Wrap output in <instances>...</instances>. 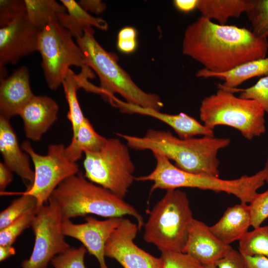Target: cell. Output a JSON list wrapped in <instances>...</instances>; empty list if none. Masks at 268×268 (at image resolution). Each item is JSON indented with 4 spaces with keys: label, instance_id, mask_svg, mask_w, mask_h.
Listing matches in <instances>:
<instances>
[{
    "label": "cell",
    "instance_id": "e0dca14e",
    "mask_svg": "<svg viewBox=\"0 0 268 268\" xmlns=\"http://www.w3.org/2000/svg\"><path fill=\"white\" fill-rule=\"evenodd\" d=\"M30 84L28 68L22 66L7 77L0 78V115L9 119L19 115L34 96Z\"/></svg>",
    "mask_w": 268,
    "mask_h": 268
},
{
    "label": "cell",
    "instance_id": "ba28073f",
    "mask_svg": "<svg viewBox=\"0 0 268 268\" xmlns=\"http://www.w3.org/2000/svg\"><path fill=\"white\" fill-rule=\"evenodd\" d=\"M84 153V177L124 199L135 180L128 146L118 138H107L99 151Z\"/></svg>",
    "mask_w": 268,
    "mask_h": 268
},
{
    "label": "cell",
    "instance_id": "e575fe53",
    "mask_svg": "<svg viewBox=\"0 0 268 268\" xmlns=\"http://www.w3.org/2000/svg\"><path fill=\"white\" fill-rule=\"evenodd\" d=\"M249 205L251 226L254 228L258 227L268 218V189L263 193H258Z\"/></svg>",
    "mask_w": 268,
    "mask_h": 268
},
{
    "label": "cell",
    "instance_id": "4316f807",
    "mask_svg": "<svg viewBox=\"0 0 268 268\" xmlns=\"http://www.w3.org/2000/svg\"><path fill=\"white\" fill-rule=\"evenodd\" d=\"M239 251L243 255L268 258V225L248 231L239 240Z\"/></svg>",
    "mask_w": 268,
    "mask_h": 268
},
{
    "label": "cell",
    "instance_id": "8d00e7d4",
    "mask_svg": "<svg viewBox=\"0 0 268 268\" xmlns=\"http://www.w3.org/2000/svg\"><path fill=\"white\" fill-rule=\"evenodd\" d=\"M217 268H247L243 255L232 248L216 264Z\"/></svg>",
    "mask_w": 268,
    "mask_h": 268
},
{
    "label": "cell",
    "instance_id": "60d3db41",
    "mask_svg": "<svg viewBox=\"0 0 268 268\" xmlns=\"http://www.w3.org/2000/svg\"><path fill=\"white\" fill-rule=\"evenodd\" d=\"M198 0H175V6L179 10L184 12H189L197 8Z\"/></svg>",
    "mask_w": 268,
    "mask_h": 268
},
{
    "label": "cell",
    "instance_id": "ac0fdd59",
    "mask_svg": "<svg viewBox=\"0 0 268 268\" xmlns=\"http://www.w3.org/2000/svg\"><path fill=\"white\" fill-rule=\"evenodd\" d=\"M59 106L46 95H34L21 110L19 116L24 123L26 137L39 140L57 119Z\"/></svg>",
    "mask_w": 268,
    "mask_h": 268
},
{
    "label": "cell",
    "instance_id": "d4e9b609",
    "mask_svg": "<svg viewBox=\"0 0 268 268\" xmlns=\"http://www.w3.org/2000/svg\"><path fill=\"white\" fill-rule=\"evenodd\" d=\"M107 139L95 132L89 121L85 117L76 135L72 137L70 143L66 147V155L70 161L76 162L85 151H99Z\"/></svg>",
    "mask_w": 268,
    "mask_h": 268
},
{
    "label": "cell",
    "instance_id": "44dd1931",
    "mask_svg": "<svg viewBox=\"0 0 268 268\" xmlns=\"http://www.w3.org/2000/svg\"><path fill=\"white\" fill-rule=\"evenodd\" d=\"M251 226L249 205L241 203L228 207L220 219L209 226L212 233L223 243L230 245L239 240Z\"/></svg>",
    "mask_w": 268,
    "mask_h": 268
},
{
    "label": "cell",
    "instance_id": "7402d4cb",
    "mask_svg": "<svg viewBox=\"0 0 268 268\" xmlns=\"http://www.w3.org/2000/svg\"><path fill=\"white\" fill-rule=\"evenodd\" d=\"M264 75H268V57L245 63L225 72H213L202 68L196 74L197 77H214L224 80L218 87L224 89L237 88L249 79Z\"/></svg>",
    "mask_w": 268,
    "mask_h": 268
},
{
    "label": "cell",
    "instance_id": "83f0119b",
    "mask_svg": "<svg viewBox=\"0 0 268 268\" xmlns=\"http://www.w3.org/2000/svg\"><path fill=\"white\" fill-rule=\"evenodd\" d=\"M37 211V202L32 196L22 193L0 213V229H1L26 213Z\"/></svg>",
    "mask_w": 268,
    "mask_h": 268
},
{
    "label": "cell",
    "instance_id": "8992f818",
    "mask_svg": "<svg viewBox=\"0 0 268 268\" xmlns=\"http://www.w3.org/2000/svg\"><path fill=\"white\" fill-rule=\"evenodd\" d=\"M193 218L186 193L178 189L167 190L149 212L143 239L161 252H183Z\"/></svg>",
    "mask_w": 268,
    "mask_h": 268
},
{
    "label": "cell",
    "instance_id": "4fadbf2b",
    "mask_svg": "<svg viewBox=\"0 0 268 268\" xmlns=\"http://www.w3.org/2000/svg\"><path fill=\"white\" fill-rule=\"evenodd\" d=\"M39 33L26 14L0 28V78L6 75L5 65L16 64L21 58L38 51Z\"/></svg>",
    "mask_w": 268,
    "mask_h": 268
},
{
    "label": "cell",
    "instance_id": "ab89813d",
    "mask_svg": "<svg viewBox=\"0 0 268 268\" xmlns=\"http://www.w3.org/2000/svg\"><path fill=\"white\" fill-rule=\"evenodd\" d=\"M12 171L4 163L0 162V190L2 192L7 185L12 181Z\"/></svg>",
    "mask_w": 268,
    "mask_h": 268
},
{
    "label": "cell",
    "instance_id": "5bb4252c",
    "mask_svg": "<svg viewBox=\"0 0 268 268\" xmlns=\"http://www.w3.org/2000/svg\"><path fill=\"white\" fill-rule=\"evenodd\" d=\"M123 217L99 220L86 216L85 222L75 224L70 220H63L62 231L65 236L80 241L87 251L97 260L100 268H109L105 261V247L109 237L120 225Z\"/></svg>",
    "mask_w": 268,
    "mask_h": 268
},
{
    "label": "cell",
    "instance_id": "8fae6325",
    "mask_svg": "<svg viewBox=\"0 0 268 268\" xmlns=\"http://www.w3.org/2000/svg\"><path fill=\"white\" fill-rule=\"evenodd\" d=\"M63 218L58 207L49 201L39 209L31 227L35 236L32 253L22 261L21 268H48L57 256L70 248L62 231Z\"/></svg>",
    "mask_w": 268,
    "mask_h": 268
},
{
    "label": "cell",
    "instance_id": "603a6c76",
    "mask_svg": "<svg viewBox=\"0 0 268 268\" xmlns=\"http://www.w3.org/2000/svg\"><path fill=\"white\" fill-rule=\"evenodd\" d=\"M67 12L60 14L57 21L67 29L75 39L81 37L85 29L95 27L101 30H107V22L101 17L90 15L74 0H61Z\"/></svg>",
    "mask_w": 268,
    "mask_h": 268
},
{
    "label": "cell",
    "instance_id": "2e32d148",
    "mask_svg": "<svg viewBox=\"0 0 268 268\" xmlns=\"http://www.w3.org/2000/svg\"><path fill=\"white\" fill-rule=\"evenodd\" d=\"M109 102L123 113L148 116L164 122L171 127L180 138L187 139L198 135L214 136L213 130L183 113L176 115L163 113L155 109L123 101L115 96Z\"/></svg>",
    "mask_w": 268,
    "mask_h": 268
},
{
    "label": "cell",
    "instance_id": "ee69618b",
    "mask_svg": "<svg viewBox=\"0 0 268 268\" xmlns=\"http://www.w3.org/2000/svg\"><path fill=\"white\" fill-rule=\"evenodd\" d=\"M202 268H217L215 264L202 265Z\"/></svg>",
    "mask_w": 268,
    "mask_h": 268
},
{
    "label": "cell",
    "instance_id": "4dcf8cb0",
    "mask_svg": "<svg viewBox=\"0 0 268 268\" xmlns=\"http://www.w3.org/2000/svg\"><path fill=\"white\" fill-rule=\"evenodd\" d=\"M225 90L233 93L239 92V97L256 101L262 106L265 113L268 114V75L261 78L254 85L250 87L245 89L234 88Z\"/></svg>",
    "mask_w": 268,
    "mask_h": 268
},
{
    "label": "cell",
    "instance_id": "f35d334b",
    "mask_svg": "<svg viewBox=\"0 0 268 268\" xmlns=\"http://www.w3.org/2000/svg\"><path fill=\"white\" fill-rule=\"evenodd\" d=\"M242 255L247 268H268V258L263 256Z\"/></svg>",
    "mask_w": 268,
    "mask_h": 268
},
{
    "label": "cell",
    "instance_id": "1f68e13d",
    "mask_svg": "<svg viewBox=\"0 0 268 268\" xmlns=\"http://www.w3.org/2000/svg\"><path fill=\"white\" fill-rule=\"evenodd\" d=\"M86 252L83 245L78 248H70L56 256L51 264L53 268H86L84 264Z\"/></svg>",
    "mask_w": 268,
    "mask_h": 268
},
{
    "label": "cell",
    "instance_id": "cb8c5ba5",
    "mask_svg": "<svg viewBox=\"0 0 268 268\" xmlns=\"http://www.w3.org/2000/svg\"><path fill=\"white\" fill-rule=\"evenodd\" d=\"M252 0H198L197 8L201 16L225 25L229 18L246 12Z\"/></svg>",
    "mask_w": 268,
    "mask_h": 268
},
{
    "label": "cell",
    "instance_id": "d6a6232c",
    "mask_svg": "<svg viewBox=\"0 0 268 268\" xmlns=\"http://www.w3.org/2000/svg\"><path fill=\"white\" fill-rule=\"evenodd\" d=\"M24 0H0V27H4L26 14Z\"/></svg>",
    "mask_w": 268,
    "mask_h": 268
},
{
    "label": "cell",
    "instance_id": "277c9868",
    "mask_svg": "<svg viewBox=\"0 0 268 268\" xmlns=\"http://www.w3.org/2000/svg\"><path fill=\"white\" fill-rule=\"evenodd\" d=\"M156 161L154 169L150 174L135 177L138 181L153 182L150 194L156 189L167 190L180 188H197L216 193L224 192L239 199L241 203H251L258 194L257 190L266 182L264 169L252 176L244 175L232 180L205 176L182 170L173 165L162 153L152 152Z\"/></svg>",
    "mask_w": 268,
    "mask_h": 268
},
{
    "label": "cell",
    "instance_id": "3957f363",
    "mask_svg": "<svg viewBox=\"0 0 268 268\" xmlns=\"http://www.w3.org/2000/svg\"><path fill=\"white\" fill-rule=\"evenodd\" d=\"M48 201L59 208L63 220L94 214L108 218L133 216L139 230L144 226L142 215L123 199L87 180L82 173L70 176L53 191Z\"/></svg>",
    "mask_w": 268,
    "mask_h": 268
},
{
    "label": "cell",
    "instance_id": "d590c367",
    "mask_svg": "<svg viewBox=\"0 0 268 268\" xmlns=\"http://www.w3.org/2000/svg\"><path fill=\"white\" fill-rule=\"evenodd\" d=\"M137 31L131 26L121 29L118 34L117 46L118 50L125 54L134 52L136 49Z\"/></svg>",
    "mask_w": 268,
    "mask_h": 268
},
{
    "label": "cell",
    "instance_id": "7c38bea8",
    "mask_svg": "<svg viewBox=\"0 0 268 268\" xmlns=\"http://www.w3.org/2000/svg\"><path fill=\"white\" fill-rule=\"evenodd\" d=\"M138 230L137 224L123 218L106 244L105 257L115 259L124 268H163L161 257H154L135 244Z\"/></svg>",
    "mask_w": 268,
    "mask_h": 268
},
{
    "label": "cell",
    "instance_id": "9a60e30c",
    "mask_svg": "<svg viewBox=\"0 0 268 268\" xmlns=\"http://www.w3.org/2000/svg\"><path fill=\"white\" fill-rule=\"evenodd\" d=\"M230 245L219 240L209 226L193 218L190 225L188 239L183 251L202 265L216 264L231 249Z\"/></svg>",
    "mask_w": 268,
    "mask_h": 268
},
{
    "label": "cell",
    "instance_id": "f546056e",
    "mask_svg": "<svg viewBox=\"0 0 268 268\" xmlns=\"http://www.w3.org/2000/svg\"><path fill=\"white\" fill-rule=\"evenodd\" d=\"M36 212L37 210L30 211L0 229V246L12 245L26 229L31 226Z\"/></svg>",
    "mask_w": 268,
    "mask_h": 268
},
{
    "label": "cell",
    "instance_id": "6da1fadb",
    "mask_svg": "<svg viewBox=\"0 0 268 268\" xmlns=\"http://www.w3.org/2000/svg\"><path fill=\"white\" fill-rule=\"evenodd\" d=\"M182 49L204 68L222 72L266 57L268 41L248 29L217 24L201 16L186 28Z\"/></svg>",
    "mask_w": 268,
    "mask_h": 268
},
{
    "label": "cell",
    "instance_id": "52a82bcc",
    "mask_svg": "<svg viewBox=\"0 0 268 268\" xmlns=\"http://www.w3.org/2000/svg\"><path fill=\"white\" fill-rule=\"evenodd\" d=\"M199 111L203 125L211 130L220 125L231 127L248 140L266 130V113L258 102L236 96L221 88L202 100Z\"/></svg>",
    "mask_w": 268,
    "mask_h": 268
},
{
    "label": "cell",
    "instance_id": "d6986e66",
    "mask_svg": "<svg viewBox=\"0 0 268 268\" xmlns=\"http://www.w3.org/2000/svg\"><path fill=\"white\" fill-rule=\"evenodd\" d=\"M9 119L0 115V151L5 165L31 186L34 171L30 167L29 155L22 151Z\"/></svg>",
    "mask_w": 268,
    "mask_h": 268
},
{
    "label": "cell",
    "instance_id": "9c48e42d",
    "mask_svg": "<svg viewBox=\"0 0 268 268\" xmlns=\"http://www.w3.org/2000/svg\"><path fill=\"white\" fill-rule=\"evenodd\" d=\"M70 32L57 20H51L40 31L38 51L48 87L56 90L65 78L72 66L81 69L88 67L82 53Z\"/></svg>",
    "mask_w": 268,
    "mask_h": 268
},
{
    "label": "cell",
    "instance_id": "74e56055",
    "mask_svg": "<svg viewBox=\"0 0 268 268\" xmlns=\"http://www.w3.org/2000/svg\"><path fill=\"white\" fill-rule=\"evenodd\" d=\"M78 3L88 12L90 11L96 14L102 13L106 8V4L100 0H80Z\"/></svg>",
    "mask_w": 268,
    "mask_h": 268
},
{
    "label": "cell",
    "instance_id": "5b68a950",
    "mask_svg": "<svg viewBox=\"0 0 268 268\" xmlns=\"http://www.w3.org/2000/svg\"><path fill=\"white\" fill-rule=\"evenodd\" d=\"M75 40L86 65L99 77L101 95L105 100L109 102L118 93L128 103L158 111L163 107L159 97L140 88L119 65L117 56L98 43L92 27L85 29L83 35Z\"/></svg>",
    "mask_w": 268,
    "mask_h": 268
},
{
    "label": "cell",
    "instance_id": "ffe728a7",
    "mask_svg": "<svg viewBox=\"0 0 268 268\" xmlns=\"http://www.w3.org/2000/svg\"><path fill=\"white\" fill-rule=\"evenodd\" d=\"M94 77V73L89 67L81 69L80 73L78 74H76L69 68L62 83L65 97L68 105L67 117L72 125V137L76 135L80 126L85 118L77 98L78 89L83 88L87 91L101 94L100 87L91 84L88 80V79H92Z\"/></svg>",
    "mask_w": 268,
    "mask_h": 268
},
{
    "label": "cell",
    "instance_id": "b9f144b4",
    "mask_svg": "<svg viewBox=\"0 0 268 268\" xmlns=\"http://www.w3.org/2000/svg\"><path fill=\"white\" fill-rule=\"evenodd\" d=\"M16 251L12 245L0 246V261L3 262L15 255Z\"/></svg>",
    "mask_w": 268,
    "mask_h": 268
},
{
    "label": "cell",
    "instance_id": "7bdbcfd3",
    "mask_svg": "<svg viewBox=\"0 0 268 268\" xmlns=\"http://www.w3.org/2000/svg\"><path fill=\"white\" fill-rule=\"evenodd\" d=\"M263 169L265 171L266 175V182L268 184V157L265 164V166Z\"/></svg>",
    "mask_w": 268,
    "mask_h": 268
},
{
    "label": "cell",
    "instance_id": "484cf974",
    "mask_svg": "<svg viewBox=\"0 0 268 268\" xmlns=\"http://www.w3.org/2000/svg\"><path fill=\"white\" fill-rule=\"evenodd\" d=\"M26 15L40 31L60 14L67 12L62 3L55 0H24Z\"/></svg>",
    "mask_w": 268,
    "mask_h": 268
},
{
    "label": "cell",
    "instance_id": "7a4b0ae2",
    "mask_svg": "<svg viewBox=\"0 0 268 268\" xmlns=\"http://www.w3.org/2000/svg\"><path fill=\"white\" fill-rule=\"evenodd\" d=\"M127 141L128 147L136 150H150L163 154L184 171L219 178V150L229 145V138L203 136L182 139L169 131L149 129L142 137L117 133Z\"/></svg>",
    "mask_w": 268,
    "mask_h": 268
},
{
    "label": "cell",
    "instance_id": "f1b7e54d",
    "mask_svg": "<svg viewBox=\"0 0 268 268\" xmlns=\"http://www.w3.org/2000/svg\"><path fill=\"white\" fill-rule=\"evenodd\" d=\"M252 31L258 37L268 36V0H252L251 5L246 12Z\"/></svg>",
    "mask_w": 268,
    "mask_h": 268
},
{
    "label": "cell",
    "instance_id": "836d02e7",
    "mask_svg": "<svg viewBox=\"0 0 268 268\" xmlns=\"http://www.w3.org/2000/svg\"><path fill=\"white\" fill-rule=\"evenodd\" d=\"M163 268H202V265L190 255L183 252H161Z\"/></svg>",
    "mask_w": 268,
    "mask_h": 268
},
{
    "label": "cell",
    "instance_id": "30bf717a",
    "mask_svg": "<svg viewBox=\"0 0 268 268\" xmlns=\"http://www.w3.org/2000/svg\"><path fill=\"white\" fill-rule=\"evenodd\" d=\"M21 148L30 157L35 174L33 184L22 193L36 198L38 210L48 201L62 182L79 173L78 165L68 159L65 153L66 147L62 144L49 145L46 155L37 154L28 141H24Z\"/></svg>",
    "mask_w": 268,
    "mask_h": 268
}]
</instances>
